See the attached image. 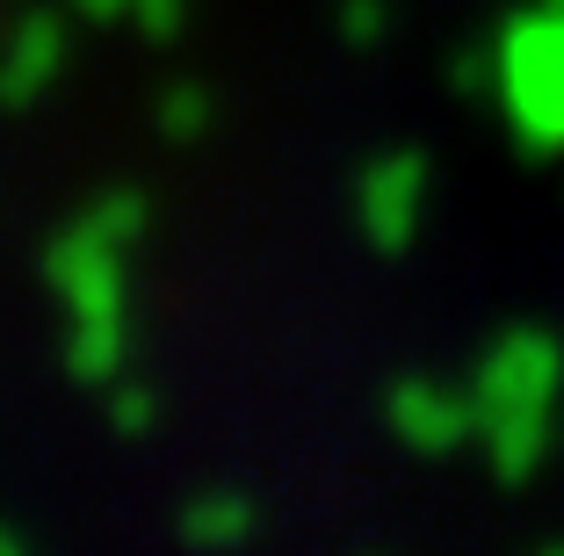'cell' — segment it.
<instances>
[{
    "label": "cell",
    "mask_w": 564,
    "mask_h": 556,
    "mask_svg": "<svg viewBox=\"0 0 564 556\" xmlns=\"http://www.w3.org/2000/svg\"><path fill=\"white\" fill-rule=\"evenodd\" d=\"M499 95L514 131L535 145H564V8L550 0L543 15H521L499 51Z\"/></svg>",
    "instance_id": "obj_1"
},
{
    "label": "cell",
    "mask_w": 564,
    "mask_h": 556,
    "mask_svg": "<svg viewBox=\"0 0 564 556\" xmlns=\"http://www.w3.org/2000/svg\"><path fill=\"white\" fill-rule=\"evenodd\" d=\"M564 383V347L550 332H507L478 369V405L485 412H550Z\"/></svg>",
    "instance_id": "obj_2"
},
{
    "label": "cell",
    "mask_w": 564,
    "mask_h": 556,
    "mask_svg": "<svg viewBox=\"0 0 564 556\" xmlns=\"http://www.w3.org/2000/svg\"><path fill=\"white\" fill-rule=\"evenodd\" d=\"M362 231L383 246V253H399V246H413L420 231V196H427V166L405 160V152H391V160H377L362 174Z\"/></svg>",
    "instance_id": "obj_3"
},
{
    "label": "cell",
    "mask_w": 564,
    "mask_h": 556,
    "mask_svg": "<svg viewBox=\"0 0 564 556\" xmlns=\"http://www.w3.org/2000/svg\"><path fill=\"white\" fill-rule=\"evenodd\" d=\"M478 419H485L478 397H456V391H442V383H399V397H391V426H399L413 448H427V456L470 441Z\"/></svg>",
    "instance_id": "obj_4"
},
{
    "label": "cell",
    "mask_w": 564,
    "mask_h": 556,
    "mask_svg": "<svg viewBox=\"0 0 564 556\" xmlns=\"http://www.w3.org/2000/svg\"><path fill=\"white\" fill-rule=\"evenodd\" d=\"M58 58H66V36H58V22L51 15H30L15 36V51L0 58V101H30L36 87L58 73Z\"/></svg>",
    "instance_id": "obj_5"
},
{
    "label": "cell",
    "mask_w": 564,
    "mask_h": 556,
    "mask_svg": "<svg viewBox=\"0 0 564 556\" xmlns=\"http://www.w3.org/2000/svg\"><path fill=\"white\" fill-rule=\"evenodd\" d=\"M550 441V412H485V448H492L499 477H529L543 462Z\"/></svg>",
    "instance_id": "obj_6"
},
{
    "label": "cell",
    "mask_w": 564,
    "mask_h": 556,
    "mask_svg": "<svg viewBox=\"0 0 564 556\" xmlns=\"http://www.w3.org/2000/svg\"><path fill=\"white\" fill-rule=\"evenodd\" d=\"M247 527H253V506H247V499H232V491H210V499H203V506L182 521V535H188V542H239Z\"/></svg>",
    "instance_id": "obj_7"
},
{
    "label": "cell",
    "mask_w": 564,
    "mask_h": 556,
    "mask_svg": "<svg viewBox=\"0 0 564 556\" xmlns=\"http://www.w3.org/2000/svg\"><path fill=\"white\" fill-rule=\"evenodd\" d=\"M131 15L145 22L152 36H174V22H182V0H131Z\"/></svg>",
    "instance_id": "obj_8"
},
{
    "label": "cell",
    "mask_w": 564,
    "mask_h": 556,
    "mask_svg": "<svg viewBox=\"0 0 564 556\" xmlns=\"http://www.w3.org/2000/svg\"><path fill=\"white\" fill-rule=\"evenodd\" d=\"M377 30H383V8L377 0H355L348 8V44H377Z\"/></svg>",
    "instance_id": "obj_9"
},
{
    "label": "cell",
    "mask_w": 564,
    "mask_h": 556,
    "mask_svg": "<svg viewBox=\"0 0 564 556\" xmlns=\"http://www.w3.org/2000/svg\"><path fill=\"white\" fill-rule=\"evenodd\" d=\"M87 15H123V8H131V0H80Z\"/></svg>",
    "instance_id": "obj_10"
}]
</instances>
